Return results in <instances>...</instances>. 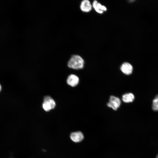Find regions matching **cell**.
I'll return each mask as SVG.
<instances>
[{"instance_id": "cell-3", "label": "cell", "mask_w": 158, "mask_h": 158, "mask_svg": "<svg viewBox=\"0 0 158 158\" xmlns=\"http://www.w3.org/2000/svg\"><path fill=\"white\" fill-rule=\"evenodd\" d=\"M121 104V101L119 98L114 96H111L107 105L113 110H116L120 107Z\"/></svg>"}, {"instance_id": "cell-9", "label": "cell", "mask_w": 158, "mask_h": 158, "mask_svg": "<svg viewBox=\"0 0 158 158\" xmlns=\"http://www.w3.org/2000/svg\"><path fill=\"white\" fill-rule=\"evenodd\" d=\"M122 101L125 103H128L132 102L134 100L135 96L131 93H128L123 94L122 96Z\"/></svg>"}, {"instance_id": "cell-11", "label": "cell", "mask_w": 158, "mask_h": 158, "mask_svg": "<svg viewBox=\"0 0 158 158\" xmlns=\"http://www.w3.org/2000/svg\"><path fill=\"white\" fill-rule=\"evenodd\" d=\"M1 85L0 84V92L1 91Z\"/></svg>"}, {"instance_id": "cell-7", "label": "cell", "mask_w": 158, "mask_h": 158, "mask_svg": "<svg viewBox=\"0 0 158 158\" xmlns=\"http://www.w3.org/2000/svg\"><path fill=\"white\" fill-rule=\"evenodd\" d=\"M80 8L82 11L88 12L92 10V6L90 1L88 0H84L81 2Z\"/></svg>"}, {"instance_id": "cell-8", "label": "cell", "mask_w": 158, "mask_h": 158, "mask_svg": "<svg viewBox=\"0 0 158 158\" xmlns=\"http://www.w3.org/2000/svg\"><path fill=\"white\" fill-rule=\"evenodd\" d=\"M92 6L95 11L99 13L102 14L107 10V8L105 6L102 5L96 0L93 1Z\"/></svg>"}, {"instance_id": "cell-2", "label": "cell", "mask_w": 158, "mask_h": 158, "mask_svg": "<svg viewBox=\"0 0 158 158\" xmlns=\"http://www.w3.org/2000/svg\"><path fill=\"white\" fill-rule=\"evenodd\" d=\"M56 103L54 100L50 96L44 97L42 107L43 109L46 111H48L55 107Z\"/></svg>"}, {"instance_id": "cell-1", "label": "cell", "mask_w": 158, "mask_h": 158, "mask_svg": "<svg viewBox=\"0 0 158 158\" xmlns=\"http://www.w3.org/2000/svg\"><path fill=\"white\" fill-rule=\"evenodd\" d=\"M84 61L83 59L77 55H72L68 62V66L75 69H80L83 68Z\"/></svg>"}, {"instance_id": "cell-5", "label": "cell", "mask_w": 158, "mask_h": 158, "mask_svg": "<svg viewBox=\"0 0 158 158\" xmlns=\"http://www.w3.org/2000/svg\"><path fill=\"white\" fill-rule=\"evenodd\" d=\"M67 84L70 86L74 87L77 85L79 82V78L76 75L71 74L68 76L67 80Z\"/></svg>"}, {"instance_id": "cell-6", "label": "cell", "mask_w": 158, "mask_h": 158, "mask_svg": "<svg viewBox=\"0 0 158 158\" xmlns=\"http://www.w3.org/2000/svg\"><path fill=\"white\" fill-rule=\"evenodd\" d=\"M70 137L72 141L75 142L82 141L84 138L83 133L80 131L73 132L71 134Z\"/></svg>"}, {"instance_id": "cell-12", "label": "cell", "mask_w": 158, "mask_h": 158, "mask_svg": "<svg viewBox=\"0 0 158 158\" xmlns=\"http://www.w3.org/2000/svg\"><path fill=\"white\" fill-rule=\"evenodd\" d=\"M156 158H158V154L157 155Z\"/></svg>"}, {"instance_id": "cell-10", "label": "cell", "mask_w": 158, "mask_h": 158, "mask_svg": "<svg viewBox=\"0 0 158 158\" xmlns=\"http://www.w3.org/2000/svg\"><path fill=\"white\" fill-rule=\"evenodd\" d=\"M152 108L155 111H158V95H156L153 100Z\"/></svg>"}, {"instance_id": "cell-4", "label": "cell", "mask_w": 158, "mask_h": 158, "mask_svg": "<svg viewBox=\"0 0 158 158\" xmlns=\"http://www.w3.org/2000/svg\"><path fill=\"white\" fill-rule=\"evenodd\" d=\"M120 69L124 74L126 75H130L133 72V67L129 63L125 62L121 65Z\"/></svg>"}]
</instances>
